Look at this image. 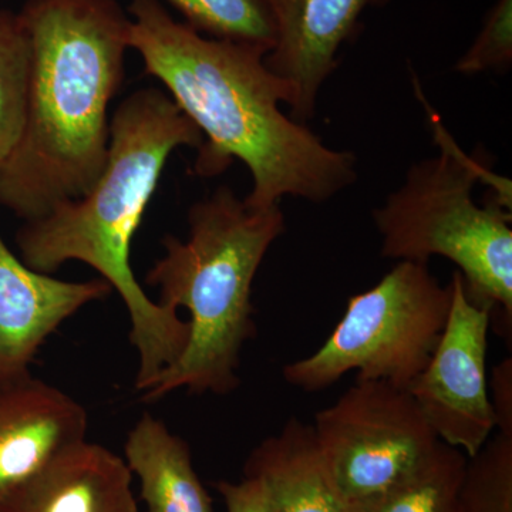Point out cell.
I'll return each instance as SVG.
<instances>
[{
	"label": "cell",
	"instance_id": "cell-1",
	"mask_svg": "<svg viewBox=\"0 0 512 512\" xmlns=\"http://www.w3.org/2000/svg\"><path fill=\"white\" fill-rule=\"evenodd\" d=\"M127 13L128 47L204 137L195 175L215 177L241 161L252 177L244 201L254 208L285 197L320 204L355 183L352 153L326 146L281 110L291 93L266 67L265 52L201 35L160 0H131Z\"/></svg>",
	"mask_w": 512,
	"mask_h": 512
},
{
	"label": "cell",
	"instance_id": "cell-2",
	"mask_svg": "<svg viewBox=\"0 0 512 512\" xmlns=\"http://www.w3.org/2000/svg\"><path fill=\"white\" fill-rule=\"evenodd\" d=\"M202 144L201 131L168 93L137 90L111 117L109 154L92 190L16 232L19 258L33 271L52 275L66 262H83L119 293L138 353L137 392L150 390L183 356L190 323L151 301L131 268V242L168 157L177 148L200 150Z\"/></svg>",
	"mask_w": 512,
	"mask_h": 512
},
{
	"label": "cell",
	"instance_id": "cell-3",
	"mask_svg": "<svg viewBox=\"0 0 512 512\" xmlns=\"http://www.w3.org/2000/svg\"><path fill=\"white\" fill-rule=\"evenodd\" d=\"M19 15L32 67L25 127L0 165V207L28 222L79 200L99 180L130 16L117 0H26Z\"/></svg>",
	"mask_w": 512,
	"mask_h": 512
},
{
	"label": "cell",
	"instance_id": "cell-4",
	"mask_svg": "<svg viewBox=\"0 0 512 512\" xmlns=\"http://www.w3.org/2000/svg\"><path fill=\"white\" fill-rule=\"evenodd\" d=\"M187 241L165 235V255L147 272L157 303L190 312L183 356L143 393L157 402L178 389L224 396L238 389L245 343L256 335L252 285L272 244L284 234L279 205L249 207L220 187L188 211Z\"/></svg>",
	"mask_w": 512,
	"mask_h": 512
},
{
	"label": "cell",
	"instance_id": "cell-5",
	"mask_svg": "<svg viewBox=\"0 0 512 512\" xmlns=\"http://www.w3.org/2000/svg\"><path fill=\"white\" fill-rule=\"evenodd\" d=\"M441 153L414 164L402 187L373 212L382 256L429 264L443 256L458 266L468 298L512 329L511 212L498 202L480 207L473 190L487 180L483 165L458 150L436 123Z\"/></svg>",
	"mask_w": 512,
	"mask_h": 512
},
{
	"label": "cell",
	"instance_id": "cell-6",
	"mask_svg": "<svg viewBox=\"0 0 512 512\" xmlns=\"http://www.w3.org/2000/svg\"><path fill=\"white\" fill-rule=\"evenodd\" d=\"M451 308V285L429 264L399 261L345 315L313 355L288 363L284 379L302 392L329 389L346 373L406 389L429 363Z\"/></svg>",
	"mask_w": 512,
	"mask_h": 512
},
{
	"label": "cell",
	"instance_id": "cell-7",
	"mask_svg": "<svg viewBox=\"0 0 512 512\" xmlns=\"http://www.w3.org/2000/svg\"><path fill=\"white\" fill-rule=\"evenodd\" d=\"M312 427L330 481L349 505L392 487L441 443L409 390L383 380H356Z\"/></svg>",
	"mask_w": 512,
	"mask_h": 512
},
{
	"label": "cell",
	"instance_id": "cell-8",
	"mask_svg": "<svg viewBox=\"0 0 512 512\" xmlns=\"http://www.w3.org/2000/svg\"><path fill=\"white\" fill-rule=\"evenodd\" d=\"M451 308L439 343L407 390L447 446L476 456L495 431L487 382L491 309L468 298L460 272L451 276Z\"/></svg>",
	"mask_w": 512,
	"mask_h": 512
},
{
	"label": "cell",
	"instance_id": "cell-9",
	"mask_svg": "<svg viewBox=\"0 0 512 512\" xmlns=\"http://www.w3.org/2000/svg\"><path fill=\"white\" fill-rule=\"evenodd\" d=\"M111 293L103 278L69 282L33 271L0 235V383L32 375L46 340L84 306Z\"/></svg>",
	"mask_w": 512,
	"mask_h": 512
},
{
	"label": "cell",
	"instance_id": "cell-10",
	"mask_svg": "<svg viewBox=\"0 0 512 512\" xmlns=\"http://www.w3.org/2000/svg\"><path fill=\"white\" fill-rule=\"evenodd\" d=\"M87 429L86 409L56 386L33 375L0 383V510Z\"/></svg>",
	"mask_w": 512,
	"mask_h": 512
},
{
	"label": "cell",
	"instance_id": "cell-11",
	"mask_svg": "<svg viewBox=\"0 0 512 512\" xmlns=\"http://www.w3.org/2000/svg\"><path fill=\"white\" fill-rule=\"evenodd\" d=\"M275 22V45L265 64L291 93V119L315 116L320 89L333 70L340 46L367 6L380 0H266Z\"/></svg>",
	"mask_w": 512,
	"mask_h": 512
},
{
	"label": "cell",
	"instance_id": "cell-12",
	"mask_svg": "<svg viewBox=\"0 0 512 512\" xmlns=\"http://www.w3.org/2000/svg\"><path fill=\"white\" fill-rule=\"evenodd\" d=\"M0 512H138L133 474L123 457L84 440L19 488Z\"/></svg>",
	"mask_w": 512,
	"mask_h": 512
},
{
	"label": "cell",
	"instance_id": "cell-13",
	"mask_svg": "<svg viewBox=\"0 0 512 512\" xmlns=\"http://www.w3.org/2000/svg\"><path fill=\"white\" fill-rule=\"evenodd\" d=\"M244 476L264 484L266 512H352L330 481L312 424L296 417L251 451Z\"/></svg>",
	"mask_w": 512,
	"mask_h": 512
},
{
	"label": "cell",
	"instance_id": "cell-14",
	"mask_svg": "<svg viewBox=\"0 0 512 512\" xmlns=\"http://www.w3.org/2000/svg\"><path fill=\"white\" fill-rule=\"evenodd\" d=\"M124 461L140 480L147 512H214L187 441L153 414L144 413L128 433Z\"/></svg>",
	"mask_w": 512,
	"mask_h": 512
},
{
	"label": "cell",
	"instance_id": "cell-15",
	"mask_svg": "<svg viewBox=\"0 0 512 512\" xmlns=\"http://www.w3.org/2000/svg\"><path fill=\"white\" fill-rule=\"evenodd\" d=\"M467 456L440 443L416 470L375 497L350 505L352 512H460L458 491Z\"/></svg>",
	"mask_w": 512,
	"mask_h": 512
},
{
	"label": "cell",
	"instance_id": "cell-16",
	"mask_svg": "<svg viewBox=\"0 0 512 512\" xmlns=\"http://www.w3.org/2000/svg\"><path fill=\"white\" fill-rule=\"evenodd\" d=\"M32 45L19 12L0 8V165L25 127Z\"/></svg>",
	"mask_w": 512,
	"mask_h": 512
},
{
	"label": "cell",
	"instance_id": "cell-17",
	"mask_svg": "<svg viewBox=\"0 0 512 512\" xmlns=\"http://www.w3.org/2000/svg\"><path fill=\"white\" fill-rule=\"evenodd\" d=\"M195 32L211 39L255 47L268 55L275 22L266 0H165Z\"/></svg>",
	"mask_w": 512,
	"mask_h": 512
},
{
	"label": "cell",
	"instance_id": "cell-18",
	"mask_svg": "<svg viewBox=\"0 0 512 512\" xmlns=\"http://www.w3.org/2000/svg\"><path fill=\"white\" fill-rule=\"evenodd\" d=\"M460 512H512V437L491 436L467 458L458 491Z\"/></svg>",
	"mask_w": 512,
	"mask_h": 512
},
{
	"label": "cell",
	"instance_id": "cell-19",
	"mask_svg": "<svg viewBox=\"0 0 512 512\" xmlns=\"http://www.w3.org/2000/svg\"><path fill=\"white\" fill-rule=\"evenodd\" d=\"M512 62V0H498L485 19L480 35L458 59L454 70L478 74L505 70Z\"/></svg>",
	"mask_w": 512,
	"mask_h": 512
},
{
	"label": "cell",
	"instance_id": "cell-20",
	"mask_svg": "<svg viewBox=\"0 0 512 512\" xmlns=\"http://www.w3.org/2000/svg\"><path fill=\"white\" fill-rule=\"evenodd\" d=\"M212 487L220 493L227 512H266L265 488L259 478L244 476L239 483L220 480Z\"/></svg>",
	"mask_w": 512,
	"mask_h": 512
},
{
	"label": "cell",
	"instance_id": "cell-21",
	"mask_svg": "<svg viewBox=\"0 0 512 512\" xmlns=\"http://www.w3.org/2000/svg\"><path fill=\"white\" fill-rule=\"evenodd\" d=\"M490 396L491 406L495 414V430L497 433L512 437V360H503L493 372Z\"/></svg>",
	"mask_w": 512,
	"mask_h": 512
}]
</instances>
